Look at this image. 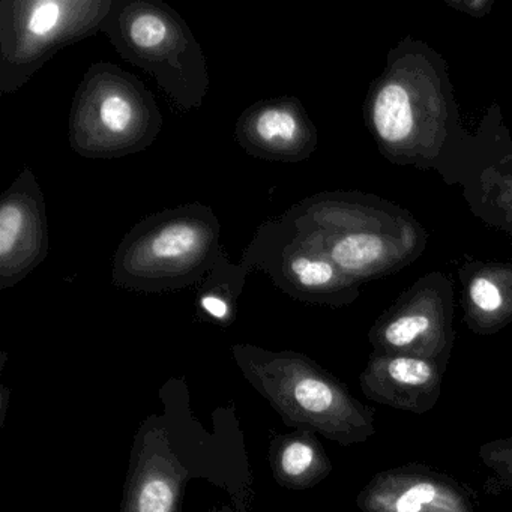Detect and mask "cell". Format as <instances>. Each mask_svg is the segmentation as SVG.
<instances>
[{"label": "cell", "instance_id": "obj_3", "mask_svg": "<svg viewBox=\"0 0 512 512\" xmlns=\"http://www.w3.org/2000/svg\"><path fill=\"white\" fill-rule=\"evenodd\" d=\"M214 209L194 202L155 212L119 242L112 284L131 292L163 293L202 283L224 253Z\"/></svg>", "mask_w": 512, "mask_h": 512}, {"label": "cell", "instance_id": "obj_15", "mask_svg": "<svg viewBox=\"0 0 512 512\" xmlns=\"http://www.w3.org/2000/svg\"><path fill=\"white\" fill-rule=\"evenodd\" d=\"M476 218L512 238V136L502 140L487 163L461 187Z\"/></svg>", "mask_w": 512, "mask_h": 512}, {"label": "cell", "instance_id": "obj_1", "mask_svg": "<svg viewBox=\"0 0 512 512\" xmlns=\"http://www.w3.org/2000/svg\"><path fill=\"white\" fill-rule=\"evenodd\" d=\"M365 127L389 163L434 172L463 187L509 131L496 104L476 133L464 128L448 64L439 52L407 35L386 56L362 107Z\"/></svg>", "mask_w": 512, "mask_h": 512}, {"label": "cell", "instance_id": "obj_20", "mask_svg": "<svg viewBox=\"0 0 512 512\" xmlns=\"http://www.w3.org/2000/svg\"><path fill=\"white\" fill-rule=\"evenodd\" d=\"M448 7L454 8L458 13L467 14V16L482 19L488 16L493 8L494 0H446Z\"/></svg>", "mask_w": 512, "mask_h": 512}, {"label": "cell", "instance_id": "obj_9", "mask_svg": "<svg viewBox=\"0 0 512 512\" xmlns=\"http://www.w3.org/2000/svg\"><path fill=\"white\" fill-rule=\"evenodd\" d=\"M373 353L449 361L455 343L454 284L443 272L422 275L368 331Z\"/></svg>", "mask_w": 512, "mask_h": 512}, {"label": "cell", "instance_id": "obj_11", "mask_svg": "<svg viewBox=\"0 0 512 512\" xmlns=\"http://www.w3.org/2000/svg\"><path fill=\"white\" fill-rule=\"evenodd\" d=\"M235 137L250 157L274 163H301L319 146L316 125L292 95L266 98L245 109L236 121Z\"/></svg>", "mask_w": 512, "mask_h": 512}, {"label": "cell", "instance_id": "obj_10", "mask_svg": "<svg viewBox=\"0 0 512 512\" xmlns=\"http://www.w3.org/2000/svg\"><path fill=\"white\" fill-rule=\"evenodd\" d=\"M49 250L46 199L37 176L25 167L0 199V290L22 283Z\"/></svg>", "mask_w": 512, "mask_h": 512}, {"label": "cell", "instance_id": "obj_18", "mask_svg": "<svg viewBox=\"0 0 512 512\" xmlns=\"http://www.w3.org/2000/svg\"><path fill=\"white\" fill-rule=\"evenodd\" d=\"M478 455L494 479L502 487L512 490V436L482 443Z\"/></svg>", "mask_w": 512, "mask_h": 512}, {"label": "cell", "instance_id": "obj_8", "mask_svg": "<svg viewBox=\"0 0 512 512\" xmlns=\"http://www.w3.org/2000/svg\"><path fill=\"white\" fill-rule=\"evenodd\" d=\"M239 263L250 274L265 272L281 292L307 304L340 308L361 295V283L343 274L284 215L256 230Z\"/></svg>", "mask_w": 512, "mask_h": 512}, {"label": "cell", "instance_id": "obj_2", "mask_svg": "<svg viewBox=\"0 0 512 512\" xmlns=\"http://www.w3.org/2000/svg\"><path fill=\"white\" fill-rule=\"evenodd\" d=\"M305 239L358 283L412 265L428 233L406 208L362 191H325L284 212Z\"/></svg>", "mask_w": 512, "mask_h": 512}, {"label": "cell", "instance_id": "obj_14", "mask_svg": "<svg viewBox=\"0 0 512 512\" xmlns=\"http://www.w3.org/2000/svg\"><path fill=\"white\" fill-rule=\"evenodd\" d=\"M463 320L473 334L488 337L512 323V263L466 260L458 268Z\"/></svg>", "mask_w": 512, "mask_h": 512}, {"label": "cell", "instance_id": "obj_7", "mask_svg": "<svg viewBox=\"0 0 512 512\" xmlns=\"http://www.w3.org/2000/svg\"><path fill=\"white\" fill-rule=\"evenodd\" d=\"M247 349L260 364L277 373L266 389L290 421L343 446L367 442L376 434L373 407L353 397L340 380L310 359L299 353Z\"/></svg>", "mask_w": 512, "mask_h": 512}, {"label": "cell", "instance_id": "obj_19", "mask_svg": "<svg viewBox=\"0 0 512 512\" xmlns=\"http://www.w3.org/2000/svg\"><path fill=\"white\" fill-rule=\"evenodd\" d=\"M175 494L163 479L152 478L143 485L136 500V512H172Z\"/></svg>", "mask_w": 512, "mask_h": 512}, {"label": "cell", "instance_id": "obj_12", "mask_svg": "<svg viewBox=\"0 0 512 512\" xmlns=\"http://www.w3.org/2000/svg\"><path fill=\"white\" fill-rule=\"evenodd\" d=\"M362 512H476L469 491L424 464L376 473L356 496Z\"/></svg>", "mask_w": 512, "mask_h": 512}, {"label": "cell", "instance_id": "obj_4", "mask_svg": "<svg viewBox=\"0 0 512 512\" xmlns=\"http://www.w3.org/2000/svg\"><path fill=\"white\" fill-rule=\"evenodd\" d=\"M124 61L151 74L173 106L200 109L208 95L205 52L178 11L161 0H113L101 26Z\"/></svg>", "mask_w": 512, "mask_h": 512}, {"label": "cell", "instance_id": "obj_17", "mask_svg": "<svg viewBox=\"0 0 512 512\" xmlns=\"http://www.w3.org/2000/svg\"><path fill=\"white\" fill-rule=\"evenodd\" d=\"M280 470L289 484L310 487L328 476L331 463L311 434H301L284 443Z\"/></svg>", "mask_w": 512, "mask_h": 512}, {"label": "cell", "instance_id": "obj_16", "mask_svg": "<svg viewBox=\"0 0 512 512\" xmlns=\"http://www.w3.org/2000/svg\"><path fill=\"white\" fill-rule=\"evenodd\" d=\"M250 272L241 263L230 262L226 251L221 254L199 290V305L203 313L221 323H230L235 305Z\"/></svg>", "mask_w": 512, "mask_h": 512}, {"label": "cell", "instance_id": "obj_5", "mask_svg": "<svg viewBox=\"0 0 512 512\" xmlns=\"http://www.w3.org/2000/svg\"><path fill=\"white\" fill-rule=\"evenodd\" d=\"M163 122L154 94L139 77L95 62L74 94L68 140L80 157L113 160L154 145Z\"/></svg>", "mask_w": 512, "mask_h": 512}, {"label": "cell", "instance_id": "obj_6", "mask_svg": "<svg viewBox=\"0 0 512 512\" xmlns=\"http://www.w3.org/2000/svg\"><path fill=\"white\" fill-rule=\"evenodd\" d=\"M113 0H2L0 94L10 95L59 52L101 32Z\"/></svg>", "mask_w": 512, "mask_h": 512}, {"label": "cell", "instance_id": "obj_13", "mask_svg": "<svg viewBox=\"0 0 512 512\" xmlns=\"http://www.w3.org/2000/svg\"><path fill=\"white\" fill-rule=\"evenodd\" d=\"M448 364L421 356L371 353L359 379L361 391L374 403L424 415L439 403Z\"/></svg>", "mask_w": 512, "mask_h": 512}]
</instances>
